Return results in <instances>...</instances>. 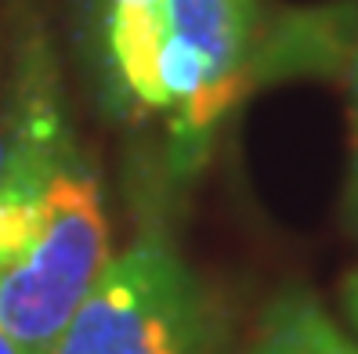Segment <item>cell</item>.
I'll return each mask as SVG.
<instances>
[{"label":"cell","instance_id":"4","mask_svg":"<svg viewBox=\"0 0 358 354\" xmlns=\"http://www.w3.org/2000/svg\"><path fill=\"white\" fill-rule=\"evenodd\" d=\"M163 8L166 0H83L101 73L123 109L166 112Z\"/></svg>","mask_w":358,"mask_h":354},{"label":"cell","instance_id":"6","mask_svg":"<svg viewBox=\"0 0 358 354\" xmlns=\"http://www.w3.org/2000/svg\"><path fill=\"white\" fill-rule=\"evenodd\" d=\"M348 224L358 235V47L351 58V170H348Z\"/></svg>","mask_w":358,"mask_h":354},{"label":"cell","instance_id":"2","mask_svg":"<svg viewBox=\"0 0 358 354\" xmlns=\"http://www.w3.org/2000/svg\"><path fill=\"white\" fill-rule=\"evenodd\" d=\"M48 354H221V315L166 232L149 224L105 264Z\"/></svg>","mask_w":358,"mask_h":354},{"label":"cell","instance_id":"8","mask_svg":"<svg viewBox=\"0 0 358 354\" xmlns=\"http://www.w3.org/2000/svg\"><path fill=\"white\" fill-rule=\"evenodd\" d=\"M0 354H26V351H22V347H18V344H15V340L8 337V332H4V329H0Z\"/></svg>","mask_w":358,"mask_h":354},{"label":"cell","instance_id":"3","mask_svg":"<svg viewBox=\"0 0 358 354\" xmlns=\"http://www.w3.org/2000/svg\"><path fill=\"white\" fill-rule=\"evenodd\" d=\"M261 40L257 0H166L163 91L178 166L192 170L203 163L224 116L264 66Z\"/></svg>","mask_w":358,"mask_h":354},{"label":"cell","instance_id":"5","mask_svg":"<svg viewBox=\"0 0 358 354\" xmlns=\"http://www.w3.org/2000/svg\"><path fill=\"white\" fill-rule=\"evenodd\" d=\"M246 354H358V340L329 318L304 286H286L261 311Z\"/></svg>","mask_w":358,"mask_h":354},{"label":"cell","instance_id":"7","mask_svg":"<svg viewBox=\"0 0 358 354\" xmlns=\"http://www.w3.org/2000/svg\"><path fill=\"white\" fill-rule=\"evenodd\" d=\"M344 315H348V322L358 329V267L348 275V282H344Z\"/></svg>","mask_w":358,"mask_h":354},{"label":"cell","instance_id":"1","mask_svg":"<svg viewBox=\"0 0 358 354\" xmlns=\"http://www.w3.org/2000/svg\"><path fill=\"white\" fill-rule=\"evenodd\" d=\"M51 66L33 54L11 149L0 166V329L48 354L113 260L98 177L58 105Z\"/></svg>","mask_w":358,"mask_h":354}]
</instances>
